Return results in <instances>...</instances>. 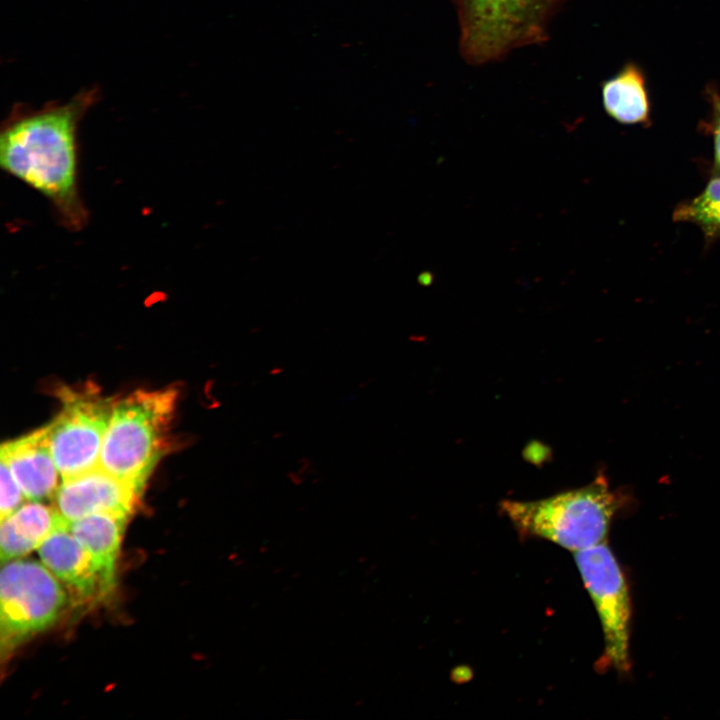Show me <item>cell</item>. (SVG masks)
I'll use <instances>...</instances> for the list:
<instances>
[{
	"instance_id": "1",
	"label": "cell",
	"mask_w": 720,
	"mask_h": 720,
	"mask_svg": "<svg viewBox=\"0 0 720 720\" xmlns=\"http://www.w3.org/2000/svg\"><path fill=\"white\" fill-rule=\"evenodd\" d=\"M99 98V88L92 87L39 109L18 103L1 125L2 170L42 194L72 232L89 220L79 189L78 128Z\"/></svg>"
},
{
	"instance_id": "2",
	"label": "cell",
	"mask_w": 720,
	"mask_h": 720,
	"mask_svg": "<svg viewBox=\"0 0 720 720\" xmlns=\"http://www.w3.org/2000/svg\"><path fill=\"white\" fill-rule=\"evenodd\" d=\"M622 499L598 473L586 486L546 498L503 500L500 511L520 536L545 539L575 553L607 541Z\"/></svg>"
},
{
	"instance_id": "3",
	"label": "cell",
	"mask_w": 720,
	"mask_h": 720,
	"mask_svg": "<svg viewBox=\"0 0 720 720\" xmlns=\"http://www.w3.org/2000/svg\"><path fill=\"white\" fill-rule=\"evenodd\" d=\"M178 391L136 390L115 401L103 438L99 466L138 491L169 446Z\"/></svg>"
},
{
	"instance_id": "4",
	"label": "cell",
	"mask_w": 720,
	"mask_h": 720,
	"mask_svg": "<svg viewBox=\"0 0 720 720\" xmlns=\"http://www.w3.org/2000/svg\"><path fill=\"white\" fill-rule=\"evenodd\" d=\"M0 574V647L5 657L53 625L66 604L60 580L32 560L4 562Z\"/></svg>"
},
{
	"instance_id": "5",
	"label": "cell",
	"mask_w": 720,
	"mask_h": 720,
	"mask_svg": "<svg viewBox=\"0 0 720 720\" xmlns=\"http://www.w3.org/2000/svg\"><path fill=\"white\" fill-rule=\"evenodd\" d=\"M58 396L61 410L47 426L51 453L63 480L99 465L115 401L89 386H65L58 391Z\"/></svg>"
},
{
	"instance_id": "6",
	"label": "cell",
	"mask_w": 720,
	"mask_h": 720,
	"mask_svg": "<svg viewBox=\"0 0 720 720\" xmlns=\"http://www.w3.org/2000/svg\"><path fill=\"white\" fill-rule=\"evenodd\" d=\"M573 554L600 619L604 636L601 662L619 672H627L631 604L622 569L607 541Z\"/></svg>"
},
{
	"instance_id": "7",
	"label": "cell",
	"mask_w": 720,
	"mask_h": 720,
	"mask_svg": "<svg viewBox=\"0 0 720 720\" xmlns=\"http://www.w3.org/2000/svg\"><path fill=\"white\" fill-rule=\"evenodd\" d=\"M466 56L483 62L535 38L544 0H462Z\"/></svg>"
},
{
	"instance_id": "8",
	"label": "cell",
	"mask_w": 720,
	"mask_h": 720,
	"mask_svg": "<svg viewBox=\"0 0 720 720\" xmlns=\"http://www.w3.org/2000/svg\"><path fill=\"white\" fill-rule=\"evenodd\" d=\"M141 493L98 465L62 480L54 496L55 509L69 522L95 513L129 515Z\"/></svg>"
},
{
	"instance_id": "9",
	"label": "cell",
	"mask_w": 720,
	"mask_h": 720,
	"mask_svg": "<svg viewBox=\"0 0 720 720\" xmlns=\"http://www.w3.org/2000/svg\"><path fill=\"white\" fill-rule=\"evenodd\" d=\"M42 563L74 595L84 602H97L109 595L88 551L69 529L55 530L38 548Z\"/></svg>"
},
{
	"instance_id": "10",
	"label": "cell",
	"mask_w": 720,
	"mask_h": 720,
	"mask_svg": "<svg viewBox=\"0 0 720 720\" xmlns=\"http://www.w3.org/2000/svg\"><path fill=\"white\" fill-rule=\"evenodd\" d=\"M0 455L26 498L40 501L55 495L59 471L51 453L47 425L3 443Z\"/></svg>"
},
{
	"instance_id": "11",
	"label": "cell",
	"mask_w": 720,
	"mask_h": 720,
	"mask_svg": "<svg viewBox=\"0 0 720 720\" xmlns=\"http://www.w3.org/2000/svg\"><path fill=\"white\" fill-rule=\"evenodd\" d=\"M69 524L55 509L38 501L21 505L1 519L0 552L3 562L19 559L39 546L58 528Z\"/></svg>"
},
{
	"instance_id": "12",
	"label": "cell",
	"mask_w": 720,
	"mask_h": 720,
	"mask_svg": "<svg viewBox=\"0 0 720 720\" xmlns=\"http://www.w3.org/2000/svg\"><path fill=\"white\" fill-rule=\"evenodd\" d=\"M129 515L95 513L69 522V529L90 554L110 594L115 586L116 563Z\"/></svg>"
},
{
	"instance_id": "13",
	"label": "cell",
	"mask_w": 720,
	"mask_h": 720,
	"mask_svg": "<svg viewBox=\"0 0 720 720\" xmlns=\"http://www.w3.org/2000/svg\"><path fill=\"white\" fill-rule=\"evenodd\" d=\"M602 97L607 113L619 122L638 123L648 117L649 104L644 79L632 65L603 85Z\"/></svg>"
},
{
	"instance_id": "14",
	"label": "cell",
	"mask_w": 720,
	"mask_h": 720,
	"mask_svg": "<svg viewBox=\"0 0 720 720\" xmlns=\"http://www.w3.org/2000/svg\"><path fill=\"white\" fill-rule=\"evenodd\" d=\"M673 218L694 223L707 235H720V177L712 179L698 197L680 205Z\"/></svg>"
},
{
	"instance_id": "15",
	"label": "cell",
	"mask_w": 720,
	"mask_h": 720,
	"mask_svg": "<svg viewBox=\"0 0 720 720\" xmlns=\"http://www.w3.org/2000/svg\"><path fill=\"white\" fill-rule=\"evenodd\" d=\"M1 497L0 514L1 519L9 516L17 510L25 497L20 485L15 479L12 471L5 460L1 458Z\"/></svg>"
},
{
	"instance_id": "16",
	"label": "cell",
	"mask_w": 720,
	"mask_h": 720,
	"mask_svg": "<svg viewBox=\"0 0 720 720\" xmlns=\"http://www.w3.org/2000/svg\"><path fill=\"white\" fill-rule=\"evenodd\" d=\"M715 156L720 165V101L716 103Z\"/></svg>"
}]
</instances>
